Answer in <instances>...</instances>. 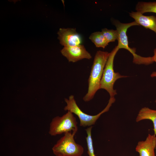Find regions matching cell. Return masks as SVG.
Wrapping results in <instances>:
<instances>
[{"label": "cell", "mask_w": 156, "mask_h": 156, "mask_svg": "<svg viewBox=\"0 0 156 156\" xmlns=\"http://www.w3.org/2000/svg\"><path fill=\"white\" fill-rule=\"evenodd\" d=\"M57 34L60 43L64 47H72L81 44L82 38L75 29L60 28Z\"/></svg>", "instance_id": "52a82bcc"}, {"label": "cell", "mask_w": 156, "mask_h": 156, "mask_svg": "<svg viewBox=\"0 0 156 156\" xmlns=\"http://www.w3.org/2000/svg\"><path fill=\"white\" fill-rule=\"evenodd\" d=\"M151 76L152 77H156V72H153L151 74ZM155 102L156 103V99L155 101Z\"/></svg>", "instance_id": "e0dca14e"}, {"label": "cell", "mask_w": 156, "mask_h": 156, "mask_svg": "<svg viewBox=\"0 0 156 156\" xmlns=\"http://www.w3.org/2000/svg\"><path fill=\"white\" fill-rule=\"evenodd\" d=\"M110 54L107 51L96 52L88 79V91L83 98L84 101L88 102L92 99L96 92L100 89L103 70Z\"/></svg>", "instance_id": "6da1fadb"}, {"label": "cell", "mask_w": 156, "mask_h": 156, "mask_svg": "<svg viewBox=\"0 0 156 156\" xmlns=\"http://www.w3.org/2000/svg\"><path fill=\"white\" fill-rule=\"evenodd\" d=\"M101 31L108 43L117 40L118 33L116 30L109 29L105 28L102 29Z\"/></svg>", "instance_id": "9a60e30c"}, {"label": "cell", "mask_w": 156, "mask_h": 156, "mask_svg": "<svg viewBox=\"0 0 156 156\" xmlns=\"http://www.w3.org/2000/svg\"><path fill=\"white\" fill-rule=\"evenodd\" d=\"M77 130L76 118L72 113L68 111L62 116H57L52 119L49 132L51 135L55 136L72 131L77 132Z\"/></svg>", "instance_id": "5b68a950"}, {"label": "cell", "mask_w": 156, "mask_h": 156, "mask_svg": "<svg viewBox=\"0 0 156 156\" xmlns=\"http://www.w3.org/2000/svg\"><path fill=\"white\" fill-rule=\"evenodd\" d=\"M92 126H90L86 129L87 134L86 137L88 153L89 156H95L93 146V140L91 135V131Z\"/></svg>", "instance_id": "5bb4252c"}, {"label": "cell", "mask_w": 156, "mask_h": 156, "mask_svg": "<svg viewBox=\"0 0 156 156\" xmlns=\"http://www.w3.org/2000/svg\"><path fill=\"white\" fill-rule=\"evenodd\" d=\"M113 24L116 27L118 33V44L117 45L119 49H125L129 51L133 56V62L136 64H146L148 58L143 57L136 54L135 50L129 46L127 32L128 28L134 25H139L135 21L128 23H122L118 20H114Z\"/></svg>", "instance_id": "8992f818"}, {"label": "cell", "mask_w": 156, "mask_h": 156, "mask_svg": "<svg viewBox=\"0 0 156 156\" xmlns=\"http://www.w3.org/2000/svg\"><path fill=\"white\" fill-rule=\"evenodd\" d=\"M89 39L98 48L104 49L109 44L101 31H96L92 33Z\"/></svg>", "instance_id": "7c38bea8"}, {"label": "cell", "mask_w": 156, "mask_h": 156, "mask_svg": "<svg viewBox=\"0 0 156 156\" xmlns=\"http://www.w3.org/2000/svg\"><path fill=\"white\" fill-rule=\"evenodd\" d=\"M129 14L139 25H141L156 33V16H144L137 12H131Z\"/></svg>", "instance_id": "30bf717a"}, {"label": "cell", "mask_w": 156, "mask_h": 156, "mask_svg": "<svg viewBox=\"0 0 156 156\" xmlns=\"http://www.w3.org/2000/svg\"><path fill=\"white\" fill-rule=\"evenodd\" d=\"M135 10L136 12L142 14L149 12L156 13V2H139L136 5Z\"/></svg>", "instance_id": "4fadbf2b"}, {"label": "cell", "mask_w": 156, "mask_h": 156, "mask_svg": "<svg viewBox=\"0 0 156 156\" xmlns=\"http://www.w3.org/2000/svg\"><path fill=\"white\" fill-rule=\"evenodd\" d=\"M115 101L114 97H110L107 105L103 110L96 115H91L83 112L77 105L74 96L71 95L68 99H65L66 105L64 107V109L65 111H70L76 115L79 119L80 126L83 127L91 126L95 124L102 114L109 110L112 104Z\"/></svg>", "instance_id": "277c9868"}, {"label": "cell", "mask_w": 156, "mask_h": 156, "mask_svg": "<svg viewBox=\"0 0 156 156\" xmlns=\"http://www.w3.org/2000/svg\"><path fill=\"white\" fill-rule=\"evenodd\" d=\"M156 136L149 134L146 140L138 142L135 148L139 156H155Z\"/></svg>", "instance_id": "9c48e42d"}, {"label": "cell", "mask_w": 156, "mask_h": 156, "mask_svg": "<svg viewBox=\"0 0 156 156\" xmlns=\"http://www.w3.org/2000/svg\"><path fill=\"white\" fill-rule=\"evenodd\" d=\"M149 120L153 123L155 135H156V110L151 109L148 107H144L139 111L136 119V122H138L142 120Z\"/></svg>", "instance_id": "8fae6325"}, {"label": "cell", "mask_w": 156, "mask_h": 156, "mask_svg": "<svg viewBox=\"0 0 156 156\" xmlns=\"http://www.w3.org/2000/svg\"><path fill=\"white\" fill-rule=\"evenodd\" d=\"M119 49L116 46L110 53L103 70L100 83V89L106 90L109 93L110 97H114L117 94L116 90L113 88L115 81L119 78L127 77L122 75L118 73H116L114 70V58Z\"/></svg>", "instance_id": "3957f363"}, {"label": "cell", "mask_w": 156, "mask_h": 156, "mask_svg": "<svg viewBox=\"0 0 156 156\" xmlns=\"http://www.w3.org/2000/svg\"><path fill=\"white\" fill-rule=\"evenodd\" d=\"M154 55L152 57V59L153 62H156V48L154 50Z\"/></svg>", "instance_id": "2e32d148"}, {"label": "cell", "mask_w": 156, "mask_h": 156, "mask_svg": "<svg viewBox=\"0 0 156 156\" xmlns=\"http://www.w3.org/2000/svg\"><path fill=\"white\" fill-rule=\"evenodd\" d=\"M76 133H66L58 140L52 148L56 156H82L84 149L75 141L74 136Z\"/></svg>", "instance_id": "7a4b0ae2"}, {"label": "cell", "mask_w": 156, "mask_h": 156, "mask_svg": "<svg viewBox=\"0 0 156 156\" xmlns=\"http://www.w3.org/2000/svg\"><path fill=\"white\" fill-rule=\"evenodd\" d=\"M61 52L69 62H75L84 59L90 60L92 58L90 54L82 44L72 47H64Z\"/></svg>", "instance_id": "ba28073f"}]
</instances>
